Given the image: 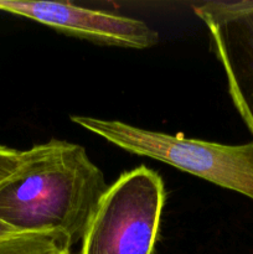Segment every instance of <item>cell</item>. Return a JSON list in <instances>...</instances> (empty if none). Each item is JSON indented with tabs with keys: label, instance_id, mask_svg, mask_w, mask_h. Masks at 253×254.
Wrapping results in <instances>:
<instances>
[{
	"label": "cell",
	"instance_id": "4",
	"mask_svg": "<svg viewBox=\"0 0 253 254\" xmlns=\"http://www.w3.org/2000/svg\"><path fill=\"white\" fill-rule=\"evenodd\" d=\"M192 9L207 27L233 106L253 136V0L206 1Z\"/></svg>",
	"mask_w": 253,
	"mask_h": 254
},
{
	"label": "cell",
	"instance_id": "1",
	"mask_svg": "<svg viewBox=\"0 0 253 254\" xmlns=\"http://www.w3.org/2000/svg\"><path fill=\"white\" fill-rule=\"evenodd\" d=\"M108 188L83 146L51 139L24 150L19 169L0 183V220L21 233H62L73 246Z\"/></svg>",
	"mask_w": 253,
	"mask_h": 254
},
{
	"label": "cell",
	"instance_id": "8",
	"mask_svg": "<svg viewBox=\"0 0 253 254\" xmlns=\"http://www.w3.org/2000/svg\"><path fill=\"white\" fill-rule=\"evenodd\" d=\"M20 233L21 232H19V231H16L15 228H12L11 226L5 223L2 220H0V238L12 237V236L20 235Z\"/></svg>",
	"mask_w": 253,
	"mask_h": 254
},
{
	"label": "cell",
	"instance_id": "6",
	"mask_svg": "<svg viewBox=\"0 0 253 254\" xmlns=\"http://www.w3.org/2000/svg\"><path fill=\"white\" fill-rule=\"evenodd\" d=\"M71 242L59 232L20 233L0 238V254H71Z\"/></svg>",
	"mask_w": 253,
	"mask_h": 254
},
{
	"label": "cell",
	"instance_id": "5",
	"mask_svg": "<svg viewBox=\"0 0 253 254\" xmlns=\"http://www.w3.org/2000/svg\"><path fill=\"white\" fill-rule=\"evenodd\" d=\"M0 10L97 44L145 50L159 42L158 31L141 20L82 7L68 1L0 0Z\"/></svg>",
	"mask_w": 253,
	"mask_h": 254
},
{
	"label": "cell",
	"instance_id": "2",
	"mask_svg": "<svg viewBox=\"0 0 253 254\" xmlns=\"http://www.w3.org/2000/svg\"><path fill=\"white\" fill-rule=\"evenodd\" d=\"M71 121L128 153L165 163L253 201V140L227 145L141 129L121 121L87 116H71Z\"/></svg>",
	"mask_w": 253,
	"mask_h": 254
},
{
	"label": "cell",
	"instance_id": "7",
	"mask_svg": "<svg viewBox=\"0 0 253 254\" xmlns=\"http://www.w3.org/2000/svg\"><path fill=\"white\" fill-rule=\"evenodd\" d=\"M24 160V151L0 145V183L19 169Z\"/></svg>",
	"mask_w": 253,
	"mask_h": 254
},
{
	"label": "cell",
	"instance_id": "3",
	"mask_svg": "<svg viewBox=\"0 0 253 254\" xmlns=\"http://www.w3.org/2000/svg\"><path fill=\"white\" fill-rule=\"evenodd\" d=\"M165 205L156 171H126L99 201L82 237L81 254H154Z\"/></svg>",
	"mask_w": 253,
	"mask_h": 254
}]
</instances>
